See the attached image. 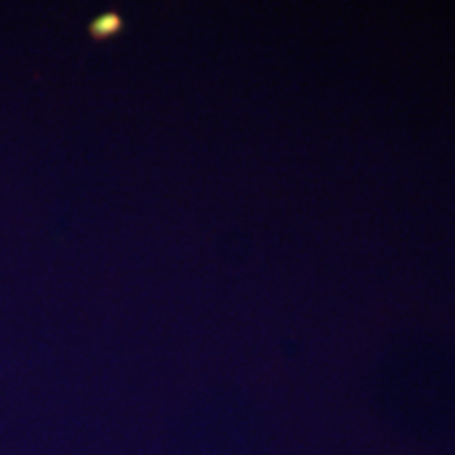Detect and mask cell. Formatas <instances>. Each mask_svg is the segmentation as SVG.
<instances>
[{"instance_id":"6da1fadb","label":"cell","mask_w":455,"mask_h":455,"mask_svg":"<svg viewBox=\"0 0 455 455\" xmlns=\"http://www.w3.org/2000/svg\"><path fill=\"white\" fill-rule=\"evenodd\" d=\"M118 28H121V17L104 15V17H100L93 26H91V34H93L95 38H104V36H108V34L116 32Z\"/></svg>"}]
</instances>
